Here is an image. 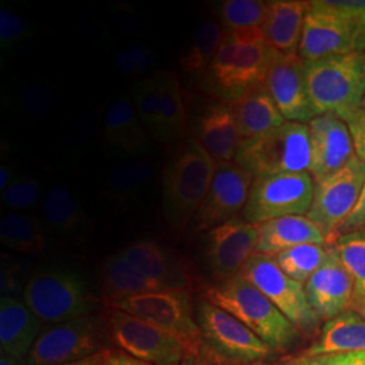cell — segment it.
Listing matches in <instances>:
<instances>
[{
  "label": "cell",
  "mask_w": 365,
  "mask_h": 365,
  "mask_svg": "<svg viewBox=\"0 0 365 365\" xmlns=\"http://www.w3.org/2000/svg\"><path fill=\"white\" fill-rule=\"evenodd\" d=\"M217 163L194 137L184 140L170 157L163 176V210L167 223L182 230L194 221L209 192Z\"/></svg>",
  "instance_id": "1"
},
{
  "label": "cell",
  "mask_w": 365,
  "mask_h": 365,
  "mask_svg": "<svg viewBox=\"0 0 365 365\" xmlns=\"http://www.w3.org/2000/svg\"><path fill=\"white\" fill-rule=\"evenodd\" d=\"M205 299L232 314L274 352H286L298 341L299 329L241 274L210 286Z\"/></svg>",
  "instance_id": "2"
},
{
  "label": "cell",
  "mask_w": 365,
  "mask_h": 365,
  "mask_svg": "<svg viewBox=\"0 0 365 365\" xmlns=\"http://www.w3.org/2000/svg\"><path fill=\"white\" fill-rule=\"evenodd\" d=\"M309 96L317 117L341 119L361 110L365 95V52L333 56L304 63Z\"/></svg>",
  "instance_id": "3"
},
{
  "label": "cell",
  "mask_w": 365,
  "mask_h": 365,
  "mask_svg": "<svg viewBox=\"0 0 365 365\" xmlns=\"http://www.w3.org/2000/svg\"><path fill=\"white\" fill-rule=\"evenodd\" d=\"M24 302L42 324L49 325L90 315L95 306L83 276L63 267H46L30 274Z\"/></svg>",
  "instance_id": "4"
},
{
  "label": "cell",
  "mask_w": 365,
  "mask_h": 365,
  "mask_svg": "<svg viewBox=\"0 0 365 365\" xmlns=\"http://www.w3.org/2000/svg\"><path fill=\"white\" fill-rule=\"evenodd\" d=\"M235 164L256 176L309 172V126L286 122L260 137L241 141Z\"/></svg>",
  "instance_id": "5"
},
{
  "label": "cell",
  "mask_w": 365,
  "mask_h": 365,
  "mask_svg": "<svg viewBox=\"0 0 365 365\" xmlns=\"http://www.w3.org/2000/svg\"><path fill=\"white\" fill-rule=\"evenodd\" d=\"M106 337V322L92 314L49 325L27 353L24 365L66 364L91 357L107 349Z\"/></svg>",
  "instance_id": "6"
},
{
  "label": "cell",
  "mask_w": 365,
  "mask_h": 365,
  "mask_svg": "<svg viewBox=\"0 0 365 365\" xmlns=\"http://www.w3.org/2000/svg\"><path fill=\"white\" fill-rule=\"evenodd\" d=\"M314 196V179L309 172L256 176L241 218L261 225L289 215H307Z\"/></svg>",
  "instance_id": "7"
},
{
  "label": "cell",
  "mask_w": 365,
  "mask_h": 365,
  "mask_svg": "<svg viewBox=\"0 0 365 365\" xmlns=\"http://www.w3.org/2000/svg\"><path fill=\"white\" fill-rule=\"evenodd\" d=\"M365 52V24L336 13L313 0L304 18L298 56L304 63Z\"/></svg>",
  "instance_id": "8"
},
{
  "label": "cell",
  "mask_w": 365,
  "mask_h": 365,
  "mask_svg": "<svg viewBox=\"0 0 365 365\" xmlns=\"http://www.w3.org/2000/svg\"><path fill=\"white\" fill-rule=\"evenodd\" d=\"M196 322L203 342L225 363H260L274 351L232 314L209 300L200 299L196 307Z\"/></svg>",
  "instance_id": "9"
},
{
  "label": "cell",
  "mask_w": 365,
  "mask_h": 365,
  "mask_svg": "<svg viewBox=\"0 0 365 365\" xmlns=\"http://www.w3.org/2000/svg\"><path fill=\"white\" fill-rule=\"evenodd\" d=\"M240 274L271 300L299 331L312 334L318 329L321 318L307 300L304 284L284 274L272 256L253 255Z\"/></svg>",
  "instance_id": "10"
},
{
  "label": "cell",
  "mask_w": 365,
  "mask_h": 365,
  "mask_svg": "<svg viewBox=\"0 0 365 365\" xmlns=\"http://www.w3.org/2000/svg\"><path fill=\"white\" fill-rule=\"evenodd\" d=\"M107 306L168 331L182 341L187 351L203 342L199 325L192 317L187 291L141 294L111 302Z\"/></svg>",
  "instance_id": "11"
},
{
  "label": "cell",
  "mask_w": 365,
  "mask_h": 365,
  "mask_svg": "<svg viewBox=\"0 0 365 365\" xmlns=\"http://www.w3.org/2000/svg\"><path fill=\"white\" fill-rule=\"evenodd\" d=\"M106 327L111 342L133 357L152 365H182L185 345L168 331L110 307Z\"/></svg>",
  "instance_id": "12"
},
{
  "label": "cell",
  "mask_w": 365,
  "mask_h": 365,
  "mask_svg": "<svg viewBox=\"0 0 365 365\" xmlns=\"http://www.w3.org/2000/svg\"><path fill=\"white\" fill-rule=\"evenodd\" d=\"M365 184V163L359 157L322 180L314 182V196L307 218L333 244L339 226L349 217Z\"/></svg>",
  "instance_id": "13"
},
{
  "label": "cell",
  "mask_w": 365,
  "mask_h": 365,
  "mask_svg": "<svg viewBox=\"0 0 365 365\" xmlns=\"http://www.w3.org/2000/svg\"><path fill=\"white\" fill-rule=\"evenodd\" d=\"M255 176L235 163L217 165L209 192L196 212V232H209L237 218L248 202Z\"/></svg>",
  "instance_id": "14"
},
{
  "label": "cell",
  "mask_w": 365,
  "mask_h": 365,
  "mask_svg": "<svg viewBox=\"0 0 365 365\" xmlns=\"http://www.w3.org/2000/svg\"><path fill=\"white\" fill-rule=\"evenodd\" d=\"M262 84L287 122L309 125L317 117L306 78V64L298 54L274 53Z\"/></svg>",
  "instance_id": "15"
},
{
  "label": "cell",
  "mask_w": 365,
  "mask_h": 365,
  "mask_svg": "<svg viewBox=\"0 0 365 365\" xmlns=\"http://www.w3.org/2000/svg\"><path fill=\"white\" fill-rule=\"evenodd\" d=\"M259 225L242 218L225 222L205 237V257L211 271L222 279L241 274L249 259L256 255Z\"/></svg>",
  "instance_id": "16"
},
{
  "label": "cell",
  "mask_w": 365,
  "mask_h": 365,
  "mask_svg": "<svg viewBox=\"0 0 365 365\" xmlns=\"http://www.w3.org/2000/svg\"><path fill=\"white\" fill-rule=\"evenodd\" d=\"M310 137L309 173L322 180L345 167L356 156L346 122L334 114H322L307 125Z\"/></svg>",
  "instance_id": "17"
},
{
  "label": "cell",
  "mask_w": 365,
  "mask_h": 365,
  "mask_svg": "<svg viewBox=\"0 0 365 365\" xmlns=\"http://www.w3.org/2000/svg\"><path fill=\"white\" fill-rule=\"evenodd\" d=\"M304 289L310 306L321 319L329 321L351 312L354 284L334 244H329L327 259L307 280Z\"/></svg>",
  "instance_id": "18"
},
{
  "label": "cell",
  "mask_w": 365,
  "mask_h": 365,
  "mask_svg": "<svg viewBox=\"0 0 365 365\" xmlns=\"http://www.w3.org/2000/svg\"><path fill=\"white\" fill-rule=\"evenodd\" d=\"M192 131L217 164L235 163L241 135L230 102L218 98L202 101L194 114Z\"/></svg>",
  "instance_id": "19"
},
{
  "label": "cell",
  "mask_w": 365,
  "mask_h": 365,
  "mask_svg": "<svg viewBox=\"0 0 365 365\" xmlns=\"http://www.w3.org/2000/svg\"><path fill=\"white\" fill-rule=\"evenodd\" d=\"M125 260L145 276L165 284L172 291H187L191 274L182 259L150 240H138L119 252Z\"/></svg>",
  "instance_id": "20"
},
{
  "label": "cell",
  "mask_w": 365,
  "mask_h": 365,
  "mask_svg": "<svg viewBox=\"0 0 365 365\" xmlns=\"http://www.w3.org/2000/svg\"><path fill=\"white\" fill-rule=\"evenodd\" d=\"M237 31L241 41L235 54L227 102H233L249 88L264 81L276 53L265 42L261 29Z\"/></svg>",
  "instance_id": "21"
},
{
  "label": "cell",
  "mask_w": 365,
  "mask_h": 365,
  "mask_svg": "<svg viewBox=\"0 0 365 365\" xmlns=\"http://www.w3.org/2000/svg\"><path fill=\"white\" fill-rule=\"evenodd\" d=\"M106 141L122 156H146L152 150L149 133L137 115L129 98H118L106 111L103 119Z\"/></svg>",
  "instance_id": "22"
},
{
  "label": "cell",
  "mask_w": 365,
  "mask_h": 365,
  "mask_svg": "<svg viewBox=\"0 0 365 365\" xmlns=\"http://www.w3.org/2000/svg\"><path fill=\"white\" fill-rule=\"evenodd\" d=\"M43 324L16 297H1L0 300V346L6 353L24 364V360L33 348Z\"/></svg>",
  "instance_id": "23"
},
{
  "label": "cell",
  "mask_w": 365,
  "mask_h": 365,
  "mask_svg": "<svg viewBox=\"0 0 365 365\" xmlns=\"http://www.w3.org/2000/svg\"><path fill=\"white\" fill-rule=\"evenodd\" d=\"M312 1L307 0H274L269 1L262 34L274 52L295 56L299 51L304 18Z\"/></svg>",
  "instance_id": "24"
},
{
  "label": "cell",
  "mask_w": 365,
  "mask_h": 365,
  "mask_svg": "<svg viewBox=\"0 0 365 365\" xmlns=\"http://www.w3.org/2000/svg\"><path fill=\"white\" fill-rule=\"evenodd\" d=\"M230 106L241 141L260 137L287 122L262 83L249 88Z\"/></svg>",
  "instance_id": "25"
},
{
  "label": "cell",
  "mask_w": 365,
  "mask_h": 365,
  "mask_svg": "<svg viewBox=\"0 0 365 365\" xmlns=\"http://www.w3.org/2000/svg\"><path fill=\"white\" fill-rule=\"evenodd\" d=\"M304 244H329L327 237L306 215H289L259 225L256 253L274 257Z\"/></svg>",
  "instance_id": "26"
},
{
  "label": "cell",
  "mask_w": 365,
  "mask_h": 365,
  "mask_svg": "<svg viewBox=\"0 0 365 365\" xmlns=\"http://www.w3.org/2000/svg\"><path fill=\"white\" fill-rule=\"evenodd\" d=\"M102 284L106 304L134 295L172 291L165 284L141 274L120 253H115L105 261L102 267Z\"/></svg>",
  "instance_id": "27"
},
{
  "label": "cell",
  "mask_w": 365,
  "mask_h": 365,
  "mask_svg": "<svg viewBox=\"0 0 365 365\" xmlns=\"http://www.w3.org/2000/svg\"><path fill=\"white\" fill-rule=\"evenodd\" d=\"M348 352H365V319L357 312L329 319L306 354Z\"/></svg>",
  "instance_id": "28"
},
{
  "label": "cell",
  "mask_w": 365,
  "mask_h": 365,
  "mask_svg": "<svg viewBox=\"0 0 365 365\" xmlns=\"http://www.w3.org/2000/svg\"><path fill=\"white\" fill-rule=\"evenodd\" d=\"M153 179L150 164L143 160H131L117 165L110 172L105 195L111 203L128 206L144 195Z\"/></svg>",
  "instance_id": "29"
},
{
  "label": "cell",
  "mask_w": 365,
  "mask_h": 365,
  "mask_svg": "<svg viewBox=\"0 0 365 365\" xmlns=\"http://www.w3.org/2000/svg\"><path fill=\"white\" fill-rule=\"evenodd\" d=\"M161 96V135L160 143H172L187 131V108L180 81L168 71L157 72Z\"/></svg>",
  "instance_id": "30"
},
{
  "label": "cell",
  "mask_w": 365,
  "mask_h": 365,
  "mask_svg": "<svg viewBox=\"0 0 365 365\" xmlns=\"http://www.w3.org/2000/svg\"><path fill=\"white\" fill-rule=\"evenodd\" d=\"M0 241L16 253L34 255L45 248V233L34 217L7 212L0 220Z\"/></svg>",
  "instance_id": "31"
},
{
  "label": "cell",
  "mask_w": 365,
  "mask_h": 365,
  "mask_svg": "<svg viewBox=\"0 0 365 365\" xmlns=\"http://www.w3.org/2000/svg\"><path fill=\"white\" fill-rule=\"evenodd\" d=\"M43 214L48 223L61 235L81 232L87 222L76 196L63 185H54L46 192Z\"/></svg>",
  "instance_id": "32"
},
{
  "label": "cell",
  "mask_w": 365,
  "mask_h": 365,
  "mask_svg": "<svg viewBox=\"0 0 365 365\" xmlns=\"http://www.w3.org/2000/svg\"><path fill=\"white\" fill-rule=\"evenodd\" d=\"M225 30L215 21H205L195 29L190 49L180 60L182 71L191 76L206 75L210 64L221 46Z\"/></svg>",
  "instance_id": "33"
},
{
  "label": "cell",
  "mask_w": 365,
  "mask_h": 365,
  "mask_svg": "<svg viewBox=\"0 0 365 365\" xmlns=\"http://www.w3.org/2000/svg\"><path fill=\"white\" fill-rule=\"evenodd\" d=\"M339 252V259L354 284L353 312H360L365 307V229L351 235H339L333 242Z\"/></svg>",
  "instance_id": "34"
},
{
  "label": "cell",
  "mask_w": 365,
  "mask_h": 365,
  "mask_svg": "<svg viewBox=\"0 0 365 365\" xmlns=\"http://www.w3.org/2000/svg\"><path fill=\"white\" fill-rule=\"evenodd\" d=\"M131 99L137 115L146 131L160 141L161 135V96L158 75L141 78L131 86Z\"/></svg>",
  "instance_id": "35"
},
{
  "label": "cell",
  "mask_w": 365,
  "mask_h": 365,
  "mask_svg": "<svg viewBox=\"0 0 365 365\" xmlns=\"http://www.w3.org/2000/svg\"><path fill=\"white\" fill-rule=\"evenodd\" d=\"M329 244H304L274 256L279 268L291 279L306 284L325 261Z\"/></svg>",
  "instance_id": "36"
},
{
  "label": "cell",
  "mask_w": 365,
  "mask_h": 365,
  "mask_svg": "<svg viewBox=\"0 0 365 365\" xmlns=\"http://www.w3.org/2000/svg\"><path fill=\"white\" fill-rule=\"evenodd\" d=\"M269 1L262 0H225L217 7L220 25L225 31L262 29Z\"/></svg>",
  "instance_id": "37"
},
{
  "label": "cell",
  "mask_w": 365,
  "mask_h": 365,
  "mask_svg": "<svg viewBox=\"0 0 365 365\" xmlns=\"http://www.w3.org/2000/svg\"><path fill=\"white\" fill-rule=\"evenodd\" d=\"M156 63V56L149 48L140 43H133L118 53L114 66L125 76H145Z\"/></svg>",
  "instance_id": "38"
},
{
  "label": "cell",
  "mask_w": 365,
  "mask_h": 365,
  "mask_svg": "<svg viewBox=\"0 0 365 365\" xmlns=\"http://www.w3.org/2000/svg\"><path fill=\"white\" fill-rule=\"evenodd\" d=\"M42 185L38 179L30 176L15 178L1 192V203L9 210L31 209L37 205Z\"/></svg>",
  "instance_id": "39"
},
{
  "label": "cell",
  "mask_w": 365,
  "mask_h": 365,
  "mask_svg": "<svg viewBox=\"0 0 365 365\" xmlns=\"http://www.w3.org/2000/svg\"><path fill=\"white\" fill-rule=\"evenodd\" d=\"M29 24L21 15L7 9L0 10V46L3 51H13L29 36Z\"/></svg>",
  "instance_id": "40"
},
{
  "label": "cell",
  "mask_w": 365,
  "mask_h": 365,
  "mask_svg": "<svg viewBox=\"0 0 365 365\" xmlns=\"http://www.w3.org/2000/svg\"><path fill=\"white\" fill-rule=\"evenodd\" d=\"M24 268V264L10 256L1 257V292L6 294L3 297H14L21 289L24 292L29 280Z\"/></svg>",
  "instance_id": "41"
},
{
  "label": "cell",
  "mask_w": 365,
  "mask_h": 365,
  "mask_svg": "<svg viewBox=\"0 0 365 365\" xmlns=\"http://www.w3.org/2000/svg\"><path fill=\"white\" fill-rule=\"evenodd\" d=\"M287 365H365V352L303 354Z\"/></svg>",
  "instance_id": "42"
},
{
  "label": "cell",
  "mask_w": 365,
  "mask_h": 365,
  "mask_svg": "<svg viewBox=\"0 0 365 365\" xmlns=\"http://www.w3.org/2000/svg\"><path fill=\"white\" fill-rule=\"evenodd\" d=\"M365 229V184L361 190V194L359 196L352 212L349 214V217L344 221L336 233L334 240L339 235H351L359 230H364ZM334 242V241H333Z\"/></svg>",
  "instance_id": "43"
},
{
  "label": "cell",
  "mask_w": 365,
  "mask_h": 365,
  "mask_svg": "<svg viewBox=\"0 0 365 365\" xmlns=\"http://www.w3.org/2000/svg\"><path fill=\"white\" fill-rule=\"evenodd\" d=\"M352 135L354 153L365 163V111L359 110L352 115L344 119Z\"/></svg>",
  "instance_id": "44"
},
{
  "label": "cell",
  "mask_w": 365,
  "mask_h": 365,
  "mask_svg": "<svg viewBox=\"0 0 365 365\" xmlns=\"http://www.w3.org/2000/svg\"><path fill=\"white\" fill-rule=\"evenodd\" d=\"M222 359L210 349L209 346L202 342L194 349L185 351L182 365H226Z\"/></svg>",
  "instance_id": "45"
},
{
  "label": "cell",
  "mask_w": 365,
  "mask_h": 365,
  "mask_svg": "<svg viewBox=\"0 0 365 365\" xmlns=\"http://www.w3.org/2000/svg\"><path fill=\"white\" fill-rule=\"evenodd\" d=\"M103 365H152L130 356L120 349H108Z\"/></svg>",
  "instance_id": "46"
},
{
  "label": "cell",
  "mask_w": 365,
  "mask_h": 365,
  "mask_svg": "<svg viewBox=\"0 0 365 365\" xmlns=\"http://www.w3.org/2000/svg\"><path fill=\"white\" fill-rule=\"evenodd\" d=\"M107 352H108V349L102 351V352L96 353V354H93L91 357H87V359L78 360V361L57 365H103V361H105L106 354H107Z\"/></svg>",
  "instance_id": "47"
},
{
  "label": "cell",
  "mask_w": 365,
  "mask_h": 365,
  "mask_svg": "<svg viewBox=\"0 0 365 365\" xmlns=\"http://www.w3.org/2000/svg\"><path fill=\"white\" fill-rule=\"evenodd\" d=\"M13 170L9 165L0 167V191L3 192L13 182Z\"/></svg>",
  "instance_id": "48"
},
{
  "label": "cell",
  "mask_w": 365,
  "mask_h": 365,
  "mask_svg": "<svg viewBox=\"0 0 365 365\" xmlns=\"http://www.w3.org/2000/svg\"><path fill=\"white\" fill-rule=\"evenodd\" d=\"M0 365H24L19 360L14 359L11 356L6 354V353H1L0 356Z\"/></svg>",
  "instance_id": "49"
},
{
  "label": "cell",
  "mask_w": 365,
  "mask_h": 365,
  "mask_svg": "<svg viewBox=\"0 0 365 365\" xmlns=\"http://www.w3.org/2000/svg\"><path fill=\"white\" fill-rule=\"evenodd\" d=\"M238 365H269V364H267V363H264V361H260V363H249V364H238Z\"/></svg>",
  "instance_id": "50"
},
{
  "label": "cell",
  "mask_w": 365,
  "mask_h": 365,
  "mask_svg": "<svg viewBox=\"0 0 365 365\" xmlns=\"http://www.w3.org/2000/svg\"><path fill=\"white\" fill-rule=\"evenodd\" d=\"M359 313H360V315H361V317H363V318L365 319V307L363 309V310H360Z\"/></svg>",
  "instance_id": "51"
},
{
  "label": "cell",
  "mask_w": 365,
  "mask_h": 365,
  "mask_svg": "<svg viewBox=\"0 0 365 365\" xmlns=\"http://www.w3.org/2000/svg\"><path fill=\"white\" fill-rule=\"evenodd\" d=\"M361 110H364V111H365V95H364V99H363V103H361Z\"/></svg>",
  "instance_id": "52"
}]
</instances>
